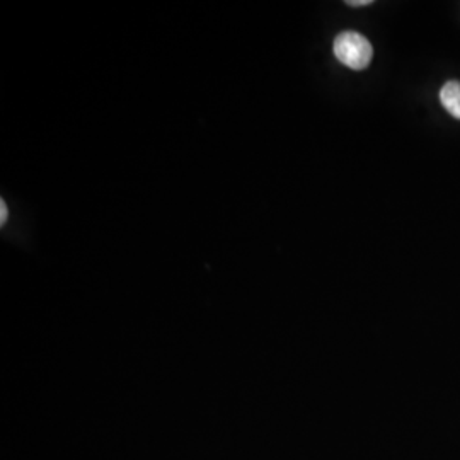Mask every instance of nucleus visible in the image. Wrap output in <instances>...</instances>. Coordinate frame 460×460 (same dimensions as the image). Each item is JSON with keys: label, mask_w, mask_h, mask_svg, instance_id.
<instances>
[{"label": "nucleus", "mask_w": 460, "mask_h": 460, "mask_svg": "<svg viewBox=\"0 0 460 460\" xmlns=\"http://www.w3.org/2000/svg\"><path fill=\"white\" fill-rule=\"evenodd\" d=\"M372 2L370 0H349L348 5L349 7H363V5H370Z\"/></svg>", "instance_id": "obj_4"}, {"label": "nucleus", "mask_w": 460, "mask_h": 460, "mask_svg": "<svg viewBox=\"0 0 460 460\" xmlns=\"http://www.w3.org/2000/svg\"><path fill=\"white\" fill-rule=\"evenodd\" d=\"M5 218H7V205L5 201H0V226L5 224Z\"/></svg>", "instance_id": "obj_3"}, {"label": "nucleus", "mask_w": 460, "mask_h": 460, "mask_svg": "<svg viewBox=\"0 0 460 460\" xmlns=\"http://www.w3.org/2000/svg\"><path fill=\"white\" fill-rule=\"evenodd\" d=\"M440 101L445 110L460 119V81H448L440 91Z\"/></svg>", "instance_id": "obj_2"}, {"label": "nucleus", "mask_w": 460, "mask_h": 460, "mask_svg": "<svg viewBox=\"0 0 460 460\" xmlns=\"http://www.w3.org/2000/svg\"><path fill=\"white\" fill-rule=\"evenodd\" d=\"M334 57L351 70H363L370 66L374 49L370 41L360 33L345 31L338 34L332 43Z\"/></svg>", "instance_id": "obj_1"}]
</instances>
